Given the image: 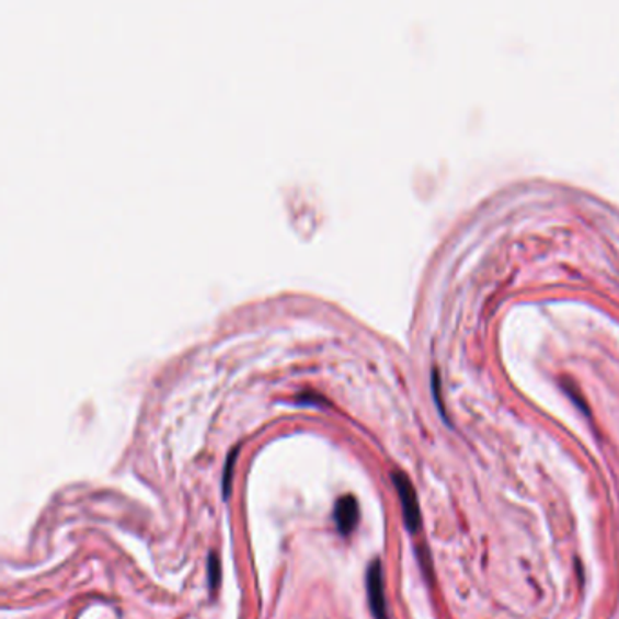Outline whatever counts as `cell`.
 Returning <instances> with one entry per match:
<instances>
[{"mask_svg":"<svg viewBox=\"0 0 619 619\" xmlns=\"http://www.w3.org/2000/svg\"><path fill=\"white\" fill-rule=\"evenodd\" d=\"M392 483L397 488L398 497L402 503L403 521L411 532H416L422 525V513H420L419 496L414 491L413 483L403 472H392Z\"/></svg>","mask_w":619,"mask_h":619,"instance_id":"obj_1","label":"cell"},{"mask_svg":"<svg viewBox=\"0 0 619 619\" xmlns=\"http://www.w3.org/2000/svg\"><path fill=\"white\" fill-rule=\"evenodd\" d=\"M333 514L334 524H336L340 535H353V530L356 529V525L360 521V507H358L356 497L351 496V494L339 497V502L334 505Z\"/></svg>","mask_w":619,"mask_h":619,"instance_id":"obj_3","label":"cell"},{"mask_svg":"<svg viewBox=\"0 0 619 619\" xmlns=\"http://www.w3.org/2000/svg\"><path fill=\"white\" fill-rule=\"evenodd\" d=\"M367 599L375 619H387L386 585H383V571L381 561L376 558L366 576Z\"/></svg>","mask_w":619,"mask_h":619,"instance_id":"obj_2","label":"cell"},{"mask_svg":"<svg viewBox=\"0 0 619 619\" xmlns=\"http://www.w3.org/2000/svg\"><path fill=\"white\" fill-rule=\"evenodd\" d=\"M239 450L240 447H234L233 452H229L228 461H226V467H223V474H222L223 500H228L229 493H231V485H233L234 463H237V456H239Z\"/></svg>","mask_w":619,"mask_h":619,"instance_id":"obj_4","label":"cell"},{"mask_svg":"<svg viewBox=\"0 0 619 619\" xmlns=\"http://www.w3.org/2000/svg\"><path fill=\"white\" fill-rule=\"evenodd\" d=\"M207 582H209L211 593H217L218 583H220V560L215 552H211L207 560Z\"/></svg>","mask_w":619,"mask_h":619,"instance_id":"obj_5","label":"cell"}]
</instances>
